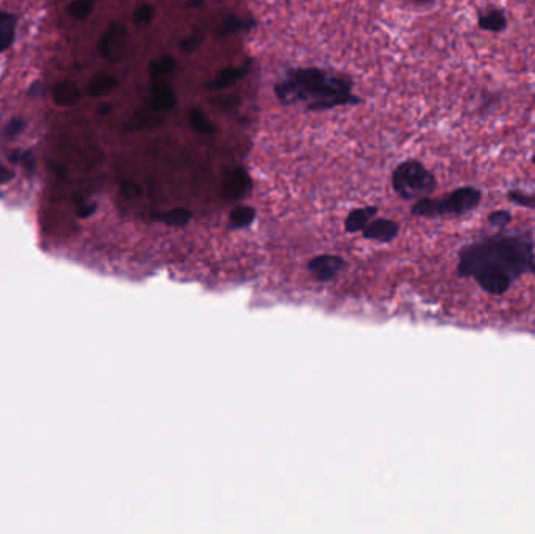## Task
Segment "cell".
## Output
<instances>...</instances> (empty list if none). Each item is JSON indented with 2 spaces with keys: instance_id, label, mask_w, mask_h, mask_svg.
Here are the masks:
<instances>
[{
  "instance_id": "31",
  "label": "cell",
  "mask_w": 535,
  "mask_h": 534,
  "mask_svg": "<svg viewBox=\"0 0 535 534\" xmlns=\"http://www.w3.org/2000/svg\"><path fill=\"white\" fill-rule=\"evenodd\" d=\"M21 160H22V163L25 165V168L29 169V173H30V174L33 173V168H35V158H33V154H31V152H24V154L21 155Z\"/></svg>"
},
{
  "instance_id": "3",
  "label": "cell",
  "mask_w": 535,
  "mask_h": 534,
  "mask_svg": "<svg viewBox=\"0 0 535 534\" xmlns=\"http://www.w3.org/2000/svg\"><path fill=\"white\" fill-rule=\"evenodd\" d=\"M482 192L476 187H460L443 198H421L412 207V213L423 218H437L444 215H465L479 207Z\"/></svg>"
},
{
  "instance_id": "30",
  "label": "cell",
  "mask_w": 535,
  "mask_h": 534,
  "mask_svg": "<svg viewBox=\"0 0 535 534\" xmlns=\"http://www.w3.org/2000/svg\"><path fill=\"white\" fill-rule=\"evenodd\" d=\"M123 193L125 196H129V198H137V196L141 194V188H139L137 183H130V182H125L123 183Z\"/></svg>"
},
{
  "instance_id": "26",
  "label": "cell",
  "mask_w": 535,
  "mask_h": 534,
  "mask_svg": "<svg viewBox=\"0 0 535 534\" xmlns=\"http://www.w3.org/2000/svg\"><path fill=\"white\" fill-rule=\"evenodd\" d=\"M155 17V8L150 3H143L133 13V21L137 24H149Z\"/></svg>"
},
{
  "instance_id": "2",
  "label": "cell",
  "mask_w": 535,
  "mask_h": 534,
  "mask_svg": "<svg viewBox=\"0 0 535 534\" xmlns=\"http://www.w3.org/2000/svg\"><path fill=\"white\" fill-rule=\"evenodd\" d=\"M276 94L282 104L296 100L336 99L343 105L359 104L360 99L351 94V84L345 79L327 77L318 69H297L285 84L276 86Z\"/></svg>"
},
{
  "instance_id": "21",
  "label": "cell",
  "mask_w": 535,
  "mask_h": 534,
  "mask_svg": "<svg viewBox=\"0 0 535 534\" xmlns=\"http://www.w3.org/2000/svg\"><path fill=\"white\" fill-rule=\"evenodd\" d=\"M157 218L168 226L180 227L187 224V222L191 220V213L188 211H185V208H173V211L160 213Z\"/></svg>"
},
{
  "instance_id": "1",
  "label": "cell",
  "mask_w": 535,
  "mask_h": 534,
  "mask_svg": "<svg viewBox=\"0 0 535 534\" xmlns=\"http://www.w3.org/2000/svg\"><path fill=\"white\" fill-rule=\"evenodd\" d=\"M483 265H495L513 279L535 273V250L527 234H496L467 245L458 254L457 273L473 277Z\"/></svg>"
},
{
  "instance_id": "27",
  "label": "cell",
  "mask_w": 535,
  "mask_h": 534,
  "mask_svg": "<svg viewBox=\"0 0 535 534\" xmlns=\"http://www.w3.org/2000/svg\"><path fill=\"white\" fill-rule=\"evenodd\" d=\"M487 221L490 222L492 226H496V227H506L507 224H511L512 221V213L509 211H495L488 215Z\"/></svg>"
},
{
  "instance_id": "33",
  "label": "cell",
  "mask_w": 535,
  "mask_h": 534,
  "mask_svg": "<svg viewBox=\"0 0 535 534\" xmlns=\"http://www.w3.org/2000/svg\"><path fill=\"white\" fill-rule=\"evenodd\" d=\"M110 112H111V105H102L99 110H98V113L100 114V116H107V114L110 113Z\"/></svg>"
},
{
  "instance_id": "17",
  "label": "cell",
  "mask_w": 535,
  "mask_h": 534,
  "mask_svg": "<svg viewBox=\"0 0 535 534\" xmlns=\"http://www.w3.org/2000/svg\"><path fill=\"white\" fill-rule=\"evenodd\" d=\"M158 112L152 110V108H144V110H139L135 113V116L132 118V121L127 124V129H152V127H157L162 124V119L158 118Z\"/></svg>"
},
{
  "instance_id": "20",
  "label": "cell",
  "mask_w": 535,
  "mask_h": 534,
  "mask_svg": "<svg viewBox=\"0 0 535 534\" xmlns=\"http://www.w3.org/2000/svg\"><path fill=\"white\" fill-rule=\"evenodd\" d=\"M174 69H176V60L169 55H163L162 59L150 63L149 73H150V77L157 80V79H162L163 75H169Z\"/></svg>"
},
{
  "instance_id": "8",
  "label": "cell",
  "mask_w": 535,
  "mask_h": 534,
  "mask_svg": "<svg viewBox=\"0 0 535 534\" xmlns=\"http://www.w3.org/2000/svg\"><path fill=\"white\" fill-rule=\"evenodd\" d=\"M176 102H177V98L171 85H168L166 82H163L162 79L154 80V84L150 85L148 107L152 108V110L162 113V112L169 110V108H173Z\"/></svg>"
},
{
  "instance_id": "25",
  "label": "cell",
  "mask_w": 535,
  "mask_h": 534,
  "mask_svg": "<svg viewBox=\"0 0 535 534\" xmlns=\"http://www.w3.org/2000/svg\"><path fill=\"white\" fill-rule=\"evenodd\" d=\"M507 199L513 202L515 206L525 208H535V193L521 192L518 188H512L507 192Z\"/></svg>"
},
{
  "instance_id": "16",
  "label": "cell",
  "mask_w": 535,
  "mask_h": 534,
  "mask_svg": "<svg viewBox=\"0 0 535 534\" xmlns=\"http://www.w3.org/2000/svg\"><path fill=\"white\" fill-rule=\"evenodd\" d=\"M17 17L11 13H2L0 15V52L8 49L13 40H15Z\"/></svg>"
},
{
  "instance_id": "10",
  "label": "cell",
  "mask_w": 535,
  "mask_h": 534,
  "mask_svg": "<svg viewBox=\"0 0 535 534\" xmlns=\"http://www.w3.org/2000/svg\"><path fill=\"white\" fill-rule=\"evenodd\" d=\"M399 232L398 222L391 220H373L363 229V235L369 240H378V241H391L396 237Z\"/></svg>"
},
{
  "instance_id": "4",
  "label": "cell",
  "mask_w": 535,
  "mask_h": 534,
  "mask_svg": "<svg viewBox=\"0 0 535 534\" xmlns=\"http://www.w3.org/2000/svg\"><path fill=\"white\" fill-rule=\"evenodd\" d=\"M393 188L401 198L412 201L428 198L437 188V179L418 160H407L398 165L391 176Z\"/></svg>"
},
{
  "instance_id": "9",
  "label": "cell",
  "mask_w": 535,
  "mask_h": 534,
  "mask_svg": "<svg viewBox=\"0 0 535 534\" xmlns=\"http://www.w3.org/2000/svg\"><path fill=\"white\" fill-rule=\"evenodd\" d=\"M251 177L246 173V169L237 168L227 177L222 187V193L227 199H240L251 190Z\"/></svg>"
},
{
  "instance_id": "12",
  "label": "cell",
  "mask_w": 535,
  "mask_h": 534,
  "mask_svg": "<svg viewBox=\"0 0 535 534\" xmlns=\"http://www.w3.org/2000/svg\"><path fill=\"white\" fill-rule=\"evenodd\" d=\"M119 86V80L111 74H95L94 77L88 82L85 91L91 98H104L111 94Z\"/></svg>"
},
{
  "instance_id": "36",
  "label": "cell",
  "mask_w": 535,
  "mask_h": 534,
  "mask_svg": "<svg viewBox=\"0 0 535 534\" xmlns=\"http://www.w3.org/2000/svg\"><path fill=\"white\" fill-rule=\"evenodd\" d=\"M531 162H532V165H534V167H535V152H534V154H532V158H531Z\"/></svg>"
},
{
  "instance_id": "32",
  "label": "cell",
  "mask_w": 535,
  "mask_h": 534,
  "mask_svg": "<svg viewBox=\"0 0 535 534\" xmlns=\"http://www.w3.org/2000/svg\"><path fill=\"white\" fill-rule=\"evenodd\" d=\"M11 177H13V173H11V171H10L8 168H5L3 165H0V183H5V182H8V181L11 179Z\"/></svg>"
},
{
  "instance_id": "7",
  "label": "cell",
  "mask_w": 535,
  "mask_h": 534,
  "mask_svg": "<svg viewBox=\"0 0 535 534\" xmlns=\"http://www.w3.org/2000/svg\"><path fill=\"white\" fill-rule=\"evenodd\" d=\"M345 268V260L339 256H318L309 262V271L316 281L326 282L334 279L339 273Z\"/></svg>"
},
{
  "instance_id": "24",
  "label": "cell",
  "mask_w": 535,
  "mask_h": 534,
  "mask_svg": "<svg viewBox=\"0 0 535 534\" xmlns=\"http://www.w3.org/2000/svg\"><path fill=\"white\" fill-rule=\"evenodd\" d=\"M94 10V0H72L68 5V15L74 19H86Z\"/></svg>"
},
{
  "instance_id": "14",
  "label": "cell",
  "mask_w": 535,
  "mask_h": 534,
  "mask_svg": "<svg viewBox=\"0 0 535 534\" xmlns=\"http://www.w3.org/2000/svg\"><path fill=\"white\" fill-rule=\"evenodd\" d=\"M54 102L60 107H71L75 105L82 98V91L75 82L66 80L61 84H56L52 93Z\"/></svg>"
},
{
  "instance_id": "18",
  "label": "cell",
  "mask_w": 535,
  "mask_h": 534,
  "mask_svg": "<svg viewBox=\"0 0 535 534\" xmlns=\"http://www.w3.org/2000/svg\"><path fill=\"white\" fill-rule=\"evenodd\" d=\"M254 21H245V19H241L238 16L235 15H228L224 21H222L221 27L218 30V35L219 38H226V36H231L233 33H238V31H243V30H249L254 27Z\"/></svg>"
},
{
  "instance_id": "5",
  "label": "cell",
  "mask_w": 535,
  "mask_h": 534,
  "mask_svg": "<svg viewBox=\"0 0 535 534\" xmlns=\"http://www.w3.org/2000/svg\"><path fill=\"white\" fill-rule=\"evenodd\" d=\"M127 47V30L121 22H111L98 43V52L110 63H119L124 59Z\"/></svg>"
},
{
  "instance_id": "15",
  "label": "cell",
  "mask_w": 535,
  "mask_h": 534,
  "mask_svg": "<svg viewBox=\"0 0 535 534\" xmlns=\"http://www.w3.org/2000/svg\"><path fill=\"white\" fill-rule=\"evenodd\" d=\"M375 213H378V208L375 207H363V208H357V211H352L348 215L346 218V231L348 232H359L365 229V226L371 221Z\"/></svg>"
},
{
  "instance_id": "22",
  "label": "cell",
  "mask_w": 535,
  "mask_h": 534,
  "mask_svg": "<svg viewBox=\"0 0 535 534\" xmlns=\"http://www.w3.org/2000/svg\"><path fill=\"white\" fill-rule=\"evenodd\" d=\"M256 218V211L249 206H240L231 213V224L233 227H246Z\"/></svg>"
},
{
  "instance_id": "35",
  "label": "cell",
  "mask_w": 535,
  "mask_h": 534,
  "mask_svg": "<svg viewBox=\"0 0 535 534\" xmlns=\"http://www.w3.org/2000/svg\"><path fill=\"white\" fill-rule=\"evenodd\" d=\"M415 3H432L434 0H413Z\"/></svg>"
},
{
  "instance_id": "29",
  "label": "cell",
  "mask_w": 535,
  "mask_h": 534,
  "mask_svg": "<svg viewBox=\"0 0 535 534\" xmlns=\"http://www.w3.org/2000/svg\"><path fill=\"white\" fill-rule=\"evenodd\" d=\"M24 127H25V123H24L22 119H19V118L11 119L10 123L6 124V127H5L6 137H15V135H17V133H21V132L24 130Z\"/></svg>"
},
{
  "instance_id": "34",
  "label": "cell",
  "mask_w": 535,
  "mask_h": 534,
  "mask_svg": "<svg viewBox=\"0 0 535 534\" xmlns=\"http://www.w3.org/2000/svg\"><path fill=\"white\" fill-rule=\"evenodd\" d=\"M203 2H206V0H188L187 6H194V8H197V6H202Z\"/></svg>"
},
{
  "instance_id": "11",
  "label": "cell",
  "mask_w": 535,
  "mask_h": 534,
  "mask_svg": "<svg viewBox=\"0 0 535 534\" xmlns=\"http://www.w3.org/2000/svg\"><path fill=\"white\" fill-rule=\"evenodd\" d=\"M507 25L506 11L502 8H488L477 17V27L483 31H490V33H501L507 30Z\"/></svg>"
},
{
  "instance_id": "6",
  "label": "cell",
  "mask_w": 535,
  "mask_h": 534,
  "mask_svg": "<svg viewBox=\"0 0 535 534\" xmlns=\"http://www.w3.org/2000/svg\"><path fill=\"white\" fill-rule=\"evenodd\" d=\"M473 277L476 279V282L487 291V293H492L496 296L504 295L506 291H509V289L512 287V282L515 281L507 271L501 270L499 266H495V265L481 266L479 270H476Z\"/></svg>"
},
{
  "instance_id": "28",
  "label": "cell",
  "mask_w": 535,
  "mask_h": 534,
  "mask_svg": "<svg viewBox=\"0 0 535 534\" xmlns=\"http://www.w3.org/2000/svg\"><path fill=\"white\" fill-rule=\"evenodd\" d=\"M202 41H203V35L201 33V31H197V33H193V35L185 38V40L180 43V49L183 50L185 54H191L201 46Z\"/></svg>"
},
{
  "instance_id": "19",
  "label": "cell",
  "mask_w": 535,
  "mask_h": 534,
  "mask_svg": "<svg viewBox=\"0 0 535 534\" xmlns=\"http://www.w3.org/2000/svg\"><path fill=\"white\" fill-rule=\"evenodd\" d=\"M188 116L191 127H193L196 132L202 133V135H212V133L216 132L215 124L202 113V110H199V108H191Z\"/></svg>"
},
{
  "instance_id": "23",
  "label": "cell",
  "mask_w": 535,
  "mask_h": 534,
  "mask_svg": "<svg viewBox=\"0 0 535 534\" xmlns=\"http://www.w3.org/2000/svg\"><path fill=\"white\" fill-rule=\"evenodd\" d=\"M499 104H501V94L499 93L482 91L481 99H479V105H477V113H479L481 116H486V114H490L492 112H495Z\"/></svg>"
},
{
  "instance_id": "13",
  "label": "cell",
  "mask_w": 535,
  "mask_h": 534,
  "mask_svg": "<svg viewBox=\"0 0 535 534\" xmlns=\"http://www.w3.org/2000/svg\"><path fill=\"white\" fill-rule=\"evenodd\" d=\"M249 71V63H246L245 66L241 68H224L221 69L216 75L213 82H208L207 88L212 91H218V90H224V88L233 85L235 82H238L240 79H243L245 75Z\"/></svg>"
}]
</instances>
